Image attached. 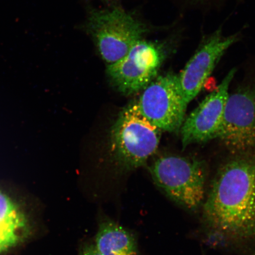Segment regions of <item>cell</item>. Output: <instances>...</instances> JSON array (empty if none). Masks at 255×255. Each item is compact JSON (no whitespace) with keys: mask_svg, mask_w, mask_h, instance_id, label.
I'll return each mask as SVG.
<instances>
[{"mask_svg":"<svg viewBox=\"0 0 255 255\" xmlns=\"http://www.w3.org/2000/svg\"><path fill=\"white\" fill-rule=\"evenodd\" d=\"M150 171L156 184L174 202L191 211L205 199L206 166L195 158L169 155L158 158Z\"/></svg>","mask_w":255,"mask_h":255,"instance_id":"cell-2","label":"cell"},{"mask_svg":"<svg viewBox=\"0 0 255 255\" xmlns=\"http://www.w3.org/2000/svg\"><path fill=\"white\" fill-rule=\"evenodd\" d=\"M88 29L108 65L123 59L148 31L145 24L120 8L92 11Z\"/></svg>","mask_w":255,"mask_h":255,"instance_id":"cell-3","label":"cell"},{"mask_svg":"<svg viewBox=\"0 0 255 255\" xmlns=\"http://www.w3.org/2000/svg\"><path fill=\"white\" fill-rule=\"evenodd\" d=\"M216 138L237 155L255 154V90L229 94Z\"/></svg>","mask_w":255,"mask_h":255,"instance_id":"cell-7","label":"cell"},{"mask_svg":"<svg viewBox=\"0 0 255 255\" xmlns=\"http://www.w3.org/2000/svg\"><path fill=\"white\" fill-rule=\"evenodd\" d=\"M241 33L226 36L222 28L204 39L179 75L178 83L187 105L202 91L226 52L240 40Z\"/></svg>","mask_w":255,"mask_h":255,"instance_id":"cell-8","label":"cell"},{"mask_svg":"<svg viewBox=\"0 0 255 255\" xmlns=\"http://www.w3.org/2000/svg\"><path fill=\"white\" fill-rule=\"evenodd\" d=\"M170 52L167 43L140 40L123 59L108 65V75L120 92L135 93L157 77Z\"/></svg>","mask_w":255,"mask_h":255,"instance_id":"cell-4","label":"cell"},{"mask_svg":"<svg viewBox=\"0 0 255 255\" xmlns=\"http://www.w3.org/2000/svg\"><path fill=\"white\" fill-rule=\"evenodd\" d=\"M103 1H105V2H110L111 1H113V0H103Z\"/></svg>","mask_w":255,"mask_h":255,"instance_id":"cell-14","label":"cell"},{"mask_svg":"<svg viewBox=\"0 0 255 255\" xmlns=\"http://www.w3.org/2000/svg\"><path fill=\"white\" fill-rule=\"evenodd\" d=\"M251 255H255V253L253 254H252Z\"/></svg>","mask_w":255,"mask_h":255,"instance_id":"cell-15","label":"cell"},{"mask_svg":"<svg viewBox=\"0 0 255 255\" xmlns=\"http://www.w3.org/2000/svg\"><path fill=\"white\" fill-rule=\"evenodd\" d=\"M95 247L102 255H137L134 237L116 223H102L96 237Z\"/></svg>","mask_w":255,"mask_h":255,"instance_id":"cell-11","label":"cell"},{"mask_svg":"<svg viewBox=\"0 0 255 255\" xmlns=\"http://www.w3.org/2000/svg\"><path fill=\"white\" fill-rule=\"evenodd\" d=\"M29 216L21 204L0 189V255L20 246L30 237Z\"/></svg>","mask_w":255,"mask_h":255,"instance_id":"cell-10","label":"cell"},{"mask_svg":"<svg viewBox=\"0 0 255 255\" xmlns=\"http://www.w3.org/2000/svg\"><path fill=\"white\" fill-rule=\"evenodd\" d=\"M202 220L209 240L255 243V154L237 155L220 168L205 199Z\"/></svg>","mask_w":255,"mask_h":255,"instance_id":"cell-1","label":"cell"},{"mask_svg":"<svg viewBox=\"0 0 255 255\" xmlns=\"http://www.w3.org/2000/svg\"><path fill=\"white\" fill-rule=\"evenodd\" d=\"M237 70H231L218 88L190 114L180 128L183 148L216 138L229 96V88Z\"/></svg>","mask_w":255,"mask_h":255,"instance_id":"cell-9","label":"cell"},{"mask_svg":"<svg viewBox=\"0 0 255 255\" xmlns=\"http://www.w3.org/2000/svg\"><path fill=\"white\" fill-rule=\"evenodd\" d=\"M191 1H192L193 2H206L210 1V0H191Z\"/></svg>","mask_w":255,"mask_h":255,"instance_id":"cell-13","label":"cell"},{"mask_svg":"<svg viewBox=\"0 0 255 255\" xmlns=\"http://www.w3.org/2000/svg\"><path fill=\"white\" fill-rule=\"evenodd\" d=\"M80 255H102L94 245H87L82 248Z\"/></svg>","mask_w":255,"mask_h":255,"instance_id":"cell-12","label":"cell"},{"mask_svg":"<svg viewBox=\"0 0 255 255\" xmlns=\"http://www.w3.org/2000/svg\"><path fill=\"white\" fill-rule=\"evenodd\" d=\"M137 104L143 116L152 125L170 132L180 129L187 107L178 75L173 72L153 80L144 88Z\"/></svg>","mask_w":255,"mask_h":255,"instance_id":"cell-6","label":"cell"},{"mask_svg":"<svg viewBox=\"0 0 255 255\" xmlns=\"http://www.w3.org/2000/svg\"><path fill=\"white\" fill-rule=\"evenodd\" d=\"M159 130L143 116L137 103L130 105L112 131L114 150L128 167L141 166L157 150Z\"/></svg>","mask_w":255,"mask_h":255,"instance_id":"cell-5","label":"cell"}]
</instances>
